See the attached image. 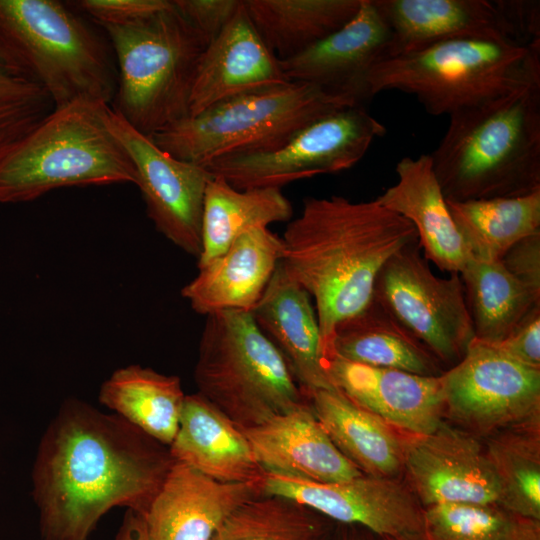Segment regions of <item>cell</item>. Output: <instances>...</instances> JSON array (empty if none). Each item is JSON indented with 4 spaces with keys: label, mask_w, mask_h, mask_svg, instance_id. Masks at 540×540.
<instances>
[{
    "label": "cell",
    "mask_w": 540,
    "mask_h": 540,
    "mask_svg": "<svg viewBox=\"0 0 540 540\" xmlns=\"http://www.w3.org/2000/svg\"><path fill=\"white\" fill-rule=\"evenodd\" d=\"M173 463L168 446L122 417L66 399L32 471L42 539L88 540L115 507L143 516Z\"/></svg>",
    "instance_id": "6da1fadb"
},
{
    "label": "cell",
    "mask_w": 540,
    "mask_h": 540,
    "mask_svg": "<svg viewBox=\"0 0 540 540\" xmlns=\"http://www.w3.org/2000/svg\"><path fill=\"white\" fill-rule=\"evenodd\" d=\"M281 240L279 263L315 302L326 359L336 326L372 301L384 264L418 237L408 220L376 199L333 195L306 198Z\"/></svg>",
    "instance_id": "7a4b0ae2"
},
{
    "label": "cell",
    "mask_w": 540,
    "mask_h": 540,
    "mask_svg": "<svg viewBox=\"0 0 540 540\" xmlns=\"http://www.w3.org/2000/svg\"><path fill=\"white\" fill-rule=\"evenodd\" d=\"M449 119L429 154L446 200L518 197L540 189V85Z\"/></svg>",
    "instance_id": "3957f363"
},
{
    "label": "cell",
    "mask_w": 540,
    "mask_h": 540,
    "mask_svg": "<svg viewBox=\"0 0 540 540\" xmlns=\"http://www.w3.org/2000/svg\"><path fill=\"white\" fill-rule=\"evenodd\" d=\"M371 97L411 94L431 115L451 114L540 85V46L494 35H466L387 58L368 79Z\"/></svg>",
    "instance_id": "277c9868"
},
{
    "label": "cell",
    "mask_w": 540,
    "mask_h": 540,
    "mask_svg": "<svg viewBox=\"0 0 540 540\" xmlns=\"http://www.w3.org/2000/svg\"><path fill=\"white\" fill-rule=\"evenodd\" d=\"M0 60L35 83L54 108L78 100L110 105L116 73L107 46L56 0H0Z\"/></svg>",
    "instance_id": "5b68a950"
},
{
    "label": "cell",
    "mask_w": 540,
    "mask_h": 540,
    "mask_svg": "<svg viewBox=\"0 0 540 540\" xmlns=\"http://www.w3.org/2000/svg\"><path fill=\"white\" fill-rule=\"evenodd\" d=\"M109 107L78 100L54 108L0 161V203L62 187L136 184L134 165L108 125Z\"/></svg>",
    "instance_id": "8992f818"
},
{
    "label": "cell",
    "mask_w": 540,
    "mask_h": 540,
    "mask_svg": "<svg viewBox=\"0 0 540 540\" xmlns=\"http://www.w3.org/2000/svg\"><path fill=\"white\" fill-rule=\"evenodd\" d=\"M117 59L112 109L151 137L189 116V98L207 40L169 6L134 23L103 26Z\"/></svg>",
    "instance_id": "52a82bcc"
},
{
    "label": "cell",
    "mask_w": 540,
    "mask_h": 540,
    "mask_svg": "<svg viewBox=\"0 0 540 540\" xmlns=\"http://www.w3.org/2000/svg\"><path fill=\"white\" fill-rule=\"evenodd\" d=\"M194 380L197 393L241 429L262 424L307 400L251 312L206 316Z\"/></svg>",
    "instance_id": "ba28073f"
},
{
    "label": "cell",
    "mask_w": 540,
    "mask_h": 540,
    "mask_svg": "<svg viewBox=\"0 0 540 540\" xmlns=\"http://www.w3.org/2000/svg\"><path fill=\"white\" fill-rule=\"evenodd\" d=\"M353 105L311 84L287 81L223 100L150 138L170 156L205 166L275 148L307 123Z\"/></svg>",
    "instance_id": "9c48e42d"
},
{
    "label": "cell",
    "mask_w": 540,
    "mask_h": 540,
    "mask_svg": "<svg viewBox=\"0 0 540 540\" xmlns=\"http://www.w3.org/2000/svg\"><path fill=\"white\" fill-rule=\"evenodd\" d=\"M385 126L363 105L343 107L307 123L279 146L215 159L204 167L238 189L278 188L358 163Z\"/></svg>",
    "instance_id": "30bf717a"
},
{
    "label": "cell",
    "mask_w": 540,
    "mask_h": 540,
    "mask_svg": "<svg viewBox=\"0 0 540 540\" xmlns=\"http://www.w3.org/2000/svg\"><path fill=\"white\" fill-rule=\"evenodd\" d=\"M373 299L447 368L462 359L475 339L459 274L436 276L418 240L384 264L375 282Z\"/></svg>",
    "instance_id": "8fae6325"
},
{
    "label": "cell",
    "mask_w": 540,
    "mask_h": 540,
    "mask_svg": "<svg viewBox=\"0 0 540 540\" xmlns=\"http://www.w3.org/2000/svg\"><path fill=\"white\" fill-rule=\"evenodd\" d=\"M444 414L474 436L540 421V369L476 339L441 375Z\"/></svg>",
    "instance_id": "7c38bea8"
},
{
    "label": "cell",
    "mask_w": 540,
    "mask_h": 540,
    "mask_svg": "<svg viewBox=\"0 0 540 540\" xmlns=\"http://www.w3.org/2000/svg\"><path fill=\"white\" fill-rule=\"evenodd\" d=\"M107 121L134 165L136 185L156 230L198 258L205 190L213 175L204 166L176 159L161 150L111 106Z\"/></svg>",
    "instance_id": "4fadbf2b"
},
{
    "label": "cell",
    "mask_w": 540,
    "mask_h": 540,
    "mask_svg": "<svg viewBox=\"0 0 540 540\" xmlns=\"http://www.w3.org/2000/svg\"><path fill=\"white\" fill-rule=\"evenodd\" d=\"M263 494L286 497L340 524L377 537L423 532V506L395 478L361 474L338 482H312L265 473Z\"/></svg>",
    "instance_id": "5bb4252c"
},
{
    "label": "cell",
    "mask_w": 540,
    "mask_h": 540,
    "mask_svg": "<svg viewBox=\"0 0 540 540\" xmlns=\"http://www.w3.org/2000/svg\"><path fill=\"white\" fill-rule=\"evenodd\" d=\"M403 436V470L423 508L499 503L500 491L484 445L445 422L425 435Z\"/></svg>",
    "instance_id": "9a60e30c"
},
{
    "label": "cell",
    "mask_w": 540,
    "mask_h": 540,
    "mask_svg": "<svg viewBox=\"0 0 540 540\" xmlns=\"http://www.w3.org/2000/svg\"><path fill=\"white\" fill-rule=\"evenodd\" d=\"M390 30L372 0L341 28L299 54L280 61L287 81L303 82L363 105L371 97L369 75L389 57Z\"/></svg>",
    "instance_id": "2e32d148"
},
{
    "label": "cell",
    "mask_w": 540,
    "mask_h": 540,
    "mask_svg": "<svg viewBox=\"0 0 540 540\" xmlns=\"http://www.w3.org/2000/svg\"><path fill=\"white\" fill-rule=\"evenodd\" d=\"M326 371L333 387L402 435L432 433L444 423L440 376L372 367L329 356Z\"/></svg>",
    "instance_id": "e0dca14e"
},
{
    "label": "cell",
    "mask_w": 540,
    "mask_h": 540,
    "mask_svg": "<svg viewBox=\"0 0 540 540\" xmlns=\"http://www.w3.org/2000/svg\"><path fill=\"white\" fill-rule=\"evenodd\" d=\"M263 482L224 483L174 460L143 518L148 540H211Z\"/></svg>",
    "instance_id": "ac0fdd59"
},
{
    "label": "cell",
    "mask_w": 540,
    "mask_h": 540,
    "mask_svg": "<svg viewBox=\"0 0 540 540\" xmlns=\"http://www.w3.org/2000/svg\"><path fill=\"white\" fill-rule=\"evenodd\" d=\"M287 82L280 60L260 37L241 6L203 51L195 71L189 116L228 98Z\"/></svg>",
    "instance_id": "d6986e66"
},
{
    "label": "cell",
    "mask_w": 540,
    "mask_h": 540,
    "mask_svg": "<svg viewBox=\"0 0 540 540\" xmlns=\"http://www.w3.org/2000/svg\"><path fill=\"white\" fill-rule=\"evenodd\" d=\"M242 430L266 473L321 483L363 474L333 444L308 400Z\"/></svg>",
    "instance_id": "ffe728a7"
},
{
    "label": "cell",
    "mask_w": 540,
    "mask_h": 540,
    "mask_svg": "<svg viewBox=\"0 0 540 540\" xmlns=\"http://www.w3.org/2000/svg\"><path fill=\"white\" fill-rule=\"evenodd\" d=\"M372 1L390 30L388 58L466 35L502 36L529 45L515 29L506 0Z\"/></svg>",
    "instance_id": "44dd1931"
},
{
    "label": "cell",
    "mask_w": 540,
    "mask_h": 540,
    "mask_svg": "<svg viewBox=\"0 0 540 540\" xmlns=\"http://www.w3.org/2000/svg\"><path fill=\"white\" fill-rule=\"evenodd\" d=\"M282 255L281 237L269 228L238 236L220 256L198 268L181 290L202 315L220 311L251 312L262 297Z\"/></svg>",
    "instance_id": "7402d4cb"
},
{
    "label": "cell",
    "mask_w": 540,
    "mask_h": 540,
    "mask_svg": "<svg viewBox=\"0 0 540 540\" xmlns=\"http://www.w3.org/2000/svg\"><path fill=\"white\" fill-rule=\"evenodd\" d=\"M397 181L375 199L416 229L423 256L443 272L460 274L471 255L449 211L429 154L403 157Z\"/></svg>",
    "instance_id": "603a6c76"
},
{
    "label": "cell",
    "mask_w": 540,
    "mask_h": 540,
    "mask_svg": "<svg viewBox=\"0 0 540 540\" xmlns=\"http://www.w3.org/2000/svg\"><path fill=\"white\" fill-rule=\"evenodd\" d=\"M308 292L280 263L251 314L307 393L335 389L328 377L316 311Z\"/></svg>",
    "instance_id": "cb8c5ba5"
},
{
    "label": "cell",
    "mask_w": 540,
    "mask_h": 540,
    "mask_svg": "<svg viewBox=\"0 0 540 540\" xmlns=\"http://www.w3.org/2000/svg\"><path fill=\"white\" fill-rule=\"evenodd\" d=\"M168 448L175 461L220 482H263L266 473L243 430L199 393L185 396Z\"/></svg>",
    "instance_id": "d4e9b609"
},
{
    "label": "cell",
    "mask_w": 540,
    "mask_h": 540,
    "mask_svg": "<svg viewBox=\"0 0 540 540\" xmlns=\"http://www.w3.org/2000/svg\"><path fill=\"white\" fill-rule=\"evenodd\" d=\"M336 448L366 475L395 478L403 470V436L337 389L304 393Z\"/></svg>",
    "instance_id": "484cf974"
},
{
    "label": "cell",
    "mask_w": 540,
    "mask_h": 540,
    "mask_svg": "<svg viewBox=\"0 0 540 540\" xmlns=\"http://www.w3.org/2000/svg\"><path fill=\"white\" fill-rule=\"evenodd\" d=\"M337 356L372 367L440 376L443 363L376 300L340 322L326 358Z\"/></svg>",
    "instance_id": "4316f807"
},
{
    "label": "cell",
    "mask_w": 540,
    "mask_h": 540,
    "mask_svg": "<svg viewBox=\"0 0 540 540\" xmlns=\"http://www.w3.org/2000/svg\"><path fill=\"white\" fill-rule=\"evenodd\" d=\"M290 201L278 188L238 190L213 176L205 190L198 268L220 256L244 232L289 222Z\"/></svg>",
    "instance_id": "83f0119b"
},
{
    "label": "cell",
    "mask_w": 540,
    "mask_h": 540,
    "mask_svg": "<svg viewBox=\"0 0 540 540\" xmlns=\"http://www.w3.org/2000/svg\"><path fill=\"white\" fill-rule=\"evenodd\" d=\"M179 377L129 365L102 383L99 402L116 415L169 446L178 429L185 400Z\"/></svg>",
    "instance_id": "f1b7e54d"
},
{
    "label": "cell",
    "mask_w": 540,
    "mask_h": 540,
    "mask_svg": "<svg viewBox=\"0 0 540 540\" xmlns=\"http://www.w3.org/2000/svg\"><path fill=\"white\" fill-rule=\"evenodd\" d=\"M244 5L262 40L282 61L341 28L361 0H244Z\"/></svg>",
    "instance_id": "f546056e"
},
{
    "label": "cell",
    "mask_w": 540,
    "mask_h": 540,
    "mask_svg": "<svg viewBox=\"0 0 540 540\" xmlns=\"http://www.w3.org/2000/svg\"><path fill=\"white\" fill-rule=\"evenodd\" d=\"M446 201L473 258L501 261L513 245L540 234V189L518 197Z\"/></svg>",
    "instance_id": "4dcf8cb0"
},
{
    "label": "cell",
    "mask_w": 540,
    "mask_h": 540,
    "mask_svg": "<svg viewBox=\"0 0 540 540\" xmlns=\"http://www.w3.org/2000/svg\"><path fill=\"white\" fill-rule=\"evenodd\" d=\"M459 276L478 341L500 343L540 305V292L514 277L501 261L470 257Z\"/></svg>",
    "instance_id": "1f68e13d"
},
{
    "label": "cell",
    "mask_w": 540,
    "mask_h": 540,
    "mask_svg": "<svg viewBox=\"0 0 540 540\" xmlns=\"http://www.w3.org/2000/svg\"><path fill=\"white\" fill-rule=\"evenodd\" d=\"M540 424L486 437L484 448L499 485V503L540 521Z\"/></svg>",
    "instance_id": "d6a6232c"
},
{
    "label": "cell",
    "mask_w": 540,
    "mask_h": 540,
    "mask_svg": "<svg viewBox=\"0 0 540 540\" xmlns=\"http://www.w3.org/2000/svg\"><path fill=\"white\" fill-rule=\"evenodd\" d=\"M322 515L299 502L261 494L238 506L211 540H331Z\"/></svg>",
    "instance_id": "836d02e7"
},
{
    "label": "cell",
    "mask_w": 540,
    "mask_h": 540,
    "mask_svg": "<svg viewBox=\"0 0 540 540\" xmlns=\"http://www.w3.org/2000/svg\"><path fill=\"white\" fill-rule=\"evenodd\" d=\"M428 540H540V521L498 503H453L425 507Z\"/></svg>",
    "instance_id": "e575fe53"
},
{
    "label": "cell",
    "mask_w": 540,
    "mask_h": 540,
    "mask_svg": "<svg viewBox=\"0 0 540 540\" xmlns=\"http://www.w3.org/2000/svg\"><path fill=\"white\" fill-rule=\"evenodd\" d=\"M54 110L38 85L13 73L0 60V161Z\"/></svg>",
    "instance_id": "d590c367"
},
{
    "label": "cell",
    "mask_w": 540,
    "mask_h": 540,
    "mask_svg": "<svg viewBox=\"0 0 540 540\" xmlns=\"http://www.w3.org/2000/svg\"><path fill=\"white\" fill-rule=\"evenodd\" d=\"M75 7L88 14L99 25L122 26L134 23L167 6L169 0H80Z\"/></svg>",
    "instance_id": "8d00e7d4"
},
{
    "label": "cell",
    "mask_w": 540,
    "mask_h": 540,
    "mask_svg": "<svg viewBox=\"0 0 540 540\" xmlns=\"http://www.w3.org/2000/svg\"><path fill=\"white\" fill-rule=\"evenodd\" d=\"M178 11L208 44L233 18L243 0H172Z\"/></svg>",
    "instance_id": "74e56055"
},
{
    "label": "cell",
    "mask_w": 540,
    "mask_h": 540,
    "mask_svg": "<svg viewBox=\"0 0 540 540\" xmlns=\"http://www.w3.org/2000/svg\"><path fill=\"white\" fill-rule=\"evenodd\" d=\"M495 346L511 358L540 369V305L535 306Z\"/></svg>",
    "instance_id": "f35d334b"
},
{
    "label": "cell",
    "mask_w": 540,
    "mask_h": 540,
    "mask_svg": "<svg viewBox=\"0 0 540 540\" xmlns=\"http://www.w3.org/2000/svg\"><path fill=\"white\" fill-rule=\"evenodd\" d=\"M501 262L514 277L540 292V234L513 245Z\"/></svg>",
    "instance_id": "ab89813d"
},
{
    "label": "cell",
    "mask_w": 540,
    "mask_h": 540,
    "mask_svg": "<svg viewBox=\"0 0 540 540\" xmlns=\"http://www.w3.org/2000/svg\"><path fill=\"white\" fill-rule=\"evenodd\" d=\"M115 540H148L143 518L127 510Z\"/></svg>",
    "instance_id": "60d3db41"
},
{
    "label": "cell",
    "mask_w": 540,
    "mask_h": 540,
    "mask_svg": "<svg viewBox=\"0 0 540 540\" xmlns=\"http://www.w3.org/2000/svg\"><path fill=\"white\" fill-rule=\"evenodd\" d=\"M343 525L341 528L333 530L331 540H375L369 536L368 530L362 531V527L355 525Z\"/></svg>",
    "instance_id": "b9f144b4"
},
{
    "label": "cell",
    "mask_w": 540,
    "mask_h": 540,
    "mask_svg": "<svg viewBox=\"0 0 540 540\" xmlns=\"http://www.w3.org/2000/svg\"><path fill=\"white\" fill-rule=\"evenodd\" d=\"M378 538L379 540H428L424 532L404 534V535H399V536H383V537H378Z\"/></svg>",
    "instance_id": "7bdbcfd3"
}]
</instances>
